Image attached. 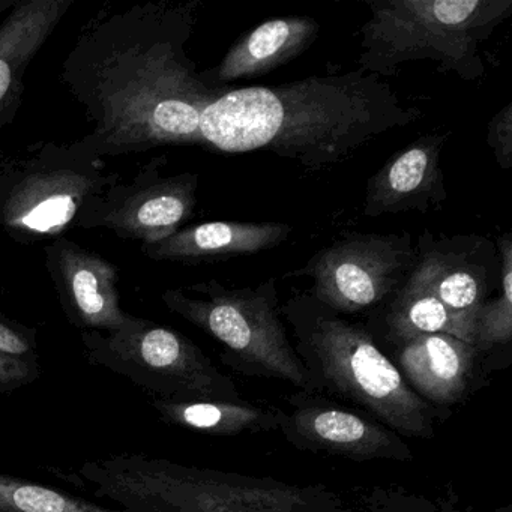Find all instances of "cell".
<instances>
[{
	"label": "cell",
	"instance_id": "cell-1",
	"mask_svg": "<svg viewBox=\"0 0 512 512\" xmlns=\"http://www.w3.org/2000/svg\"><path fill=\"white\" fill-rule=\"evenodd\" d=\"M199 8L160 0L85 23L61 79L91 127L80 142L97 157L205 146L203 112L230 88L209 82L188 55Z\"/></svg>",
	"mask_w": 512,
	"mask_h": 512
},
{
	"label": "cell",
	"instance_id": "cell-2",
	"mask_svg": "<svg viewBox=\"0 0 512 512\" xmlns=\"http://www.w3.org/2000/svg\"><path fill=\"white\" fill-rule=\"evenodd\" d=\"M422 118L367 71L229 89L203 112V143L226 154L269 152L308 170L337 166Z\"/></svg>",
	"mask_w": 512,
	"mask_h": 512
},
{
	"label": "cell",
	"instance_id": "cell-3",
	"mask_svg": "<svg viewBox=\"0 0 512 512\" xmlns=\"http://www.w3.org/2000/svg\"><path fill=\"white\" fill-rule=\"evenodd\" d=\"M313 392L355 407L404 439L431 440L443 421L404 379L365 323L296 293L281 305Z\"/></svg>",
	"mask_w": 512,
	"mask_h": 512
},
{
	"label": "cell",
	"instance_id": "cell-4",
	"mask_svg": "<svg viewBox=\"0 0 512 512\" xmlns=\"http://www.w3.org/2000/svg\"><path fill=\"white\" fill-rule=\"evenodd\" d=\"M77 476L94 496L130 512H358L328 485L290 484L145 454L88 461Z\"/></svg>",
	"mask_w": 512,
	"mask_h": 512
},
{
	"label": "cell",
	"instance_id": "cell-5",
	"mask_svg": "<svg viewBox=\"0 0 512 512\" xmlns=\"http://www.w3.org/2000/svg\"><path fill=\"white\" fill-rule=\"evenodd\" d=\"M368 8L356 64L380 79L430 61L439 73L478 82L482 46L512 16V0H376Z\"/></svg>",
	"mask_w": 512,
	"mask_h": 512
},
{
	"label": "cell",
	"instance_id": "cell-6",
	"mask_svg": "<svg viewBox=\"0 0 512 512\" xmlns=\"http://www.w3.org/2000/svg\"><path fill=\"white\" fill-rule=\"evenodd\" d=\"M164 305L221 347V361L242 376L281 380L313 392L310 374L295 352L281 316L277 278L254 287H229L217 280L169 289Z\"/></svg>",
	"mask_w": 512,
	"mask_h": 512
},
{
	"label": "cell",
	"instance_id": "cell-7",
	"mask_svg": "<svg viewBox=\"0 0 512 512\" xmlns=\"http://www.w3.org/2000/svg\"><path fill=\"white\" fill-rule=\"evenodd\" d=\"M121 179L82 142H38L0 154V227L17 242L58 239Z\"/></svg>",
	"mask_w": 512,
	"mask_h": 512
},
{
	"label": "cell",
	"instance_id": "cell-8",
	"mask_svg": "<svg viewBox=\"0 0 512 512\" xmlns=\"http://www.w3.org/2000/svg\"><path fill=\"white\" fill-rule=\"evenodd\" d=\"M89 364L107 368L158 398H242L236 383L176 329L131 316L115 332H82Z\"/></svg>",
	"mask_w": 512,
	"mask_h": 512
},
{
	"label": "cell",
	"instance_id": "cell-9",
	"mask_svg": "<svg viewBox=\"0 0 512 512\" xmlns=\"http://www.w3.org/2000/svg\"><path fill=\"white\" fill-rule=\"evenodd\" d=\"M409 233L344 232L284 278H310V295L343 316L373 313L391 299L415 265Z\"/></svg>",
	"mask_w": 512,
	"mask_h": 512
},
{
	"label": "cell",
	"instance_id": "cell-10",
	"mask_svg": "<svg viewBox=\"0 0 512 512\" xmlns=\"http://www.w3.org/2000/svg\"><path fill=\"white\" fill-rule=\"evenodd\" d=\"M166 155L152 158L133 181L118 182L91 200L76 227L106 229L118 238L155 244L178 232L193 217L200 179L197 173L163 175Z\"/></svg>",
	"mask_w": 512,
	"mask_h": 512
},
{
	"label": "cell",
	"instance_id": "cell-11",
	"mask_svg": "<svg viewBox=\"0 0 512 512\" xmlns=\"http://www.w3.org/2000/svg\"><path fill=\"white\" fill-rule=\"evenodd\" d=\"M284 401L287 410H283L278 431L299 451L355 463H410L415 458L404 437L355 407L299 389L286 395Z\"/></svg>",
	"mask_w": 512,
	"mask_h": 512
},
{
	"label": "cell",
	"instance_id": "cell-12",
	"mask_svg": "<svg viewBox=\"0 0 512 512\" xmlns=\"http://www.w3.org/2000/svg\"><path fill=\"white\" fill-rule=\"evenodd\" d=\"M412 274L454 314L475 341L479 307L500 286L496 242L481 235H434L424 230L415 247Z\"/></svg>",
	"mask_w": 512,
	"mask_h": 512
},
{
	"label": "cell",
	"instance_id": "cell-13",
	"mask_svg": "<svg viewBox=\"0 0 512 512\" xmlns=\"http://www.w3.org/2000/svg\"><path fill=\"white\" fill-rule=\"evenodd\" d=\"M382 350L443 421L490 382L487 353L452 335H421Z\"/></svg>",
	"mask_w": 512,
	"mask_h": 512
},
{
	"label": "cell",
	"instance_id": "cell-14",
	"mask_svg": "<svg viewBox=\"0 0 512 512\" xmlns=\"http://www.w3.org/2000/svg\"><path fill=\"white\" fill-rule=\"evenodd\" d=\"M44 251L50 278L74 326L82 332H115L130 320L121 307L113 263L64 238L53 239Z\"/></svg>",
	"mask_w": 512,
	"mask_h": 512
},
{
	"label": "cell",
	"instance_id": "cell-15",
	"mask_svg": "<svg viewBox=\"0 0 512 512\" xmlns=\"http://www.w3.org/2000/svg\"><path fill=\"white\" fill-rule=\"evenodd\" d=\"M451 131L424 134L395 152L367 182L362 214L368 218L436 211L448 197L442 154Z\"/></svg>",
	"mask_w": 512,
	"mask_h": 512
},
{
	"label": "cell",
	"instance_id": "cell-16",
	"mask_svg": "<svg viewBox=\"0 0 512 512\" xmlns=\"http://www.w3.org/2000/svg\"><path fill=\"white\" fill-rule=\"evenodd\" d=\"M74 0H19L0 25V131L13 124L29 65L52 37Z\"/></svg>",
	"mask_w": 512,
	"mask_h": 512
},
{
	"label": "cell",
	"instance_id": "cell-17",
	"mask_svg": "<svg viewBox=\"0 0 512 512\" xmlns=\"http://www.w3.org/2000/svg\"><path fill=\"white\" fill-rule=\"evenodd\" d=\"M292 230L290 224L275 221H211L182 227L163 241L142 245L140 250L157 262L182 265L223 262L274 250L289 239Z\"/></svg>",
	"mask_w": 512,
	"mask_h": 512
},
{
	"label": "cell",
	"instance_id": "cell-18",
	"mask_svg": "<svg viewBox=\"0 0 512 512\" xmlns=\"http://www.w3.org/2000/svg\"><path fill=\"white\" fill-rule=\"evenodd\" d=\"M319 34V22L308 16H287L260 23L235 41L218 67L205 73L206 79L224 88L235 80L266 76L304 55Z\"/></svg>",
	"mask_w": 512,
	"mask_h": 512
},
{
	"label": "cell",
	"instance_id": "cell-19",
	"mask_svg": "<svg viewBox=\"0 0 512 512\" xmlns=\"http://www.w3.org/2000/svg\"><path fill=\"white\" fill-rule=\"evenodd\" d=\"M149 404L166 424L218 437L278 431L283 416L275 404L245 398L149 397Z\"/></svg>",
	"mask_w": 512,
	"mask_h": 512
},
{
	"label": "cell",
	"instance_id": "cell-20",
	"mask_svg": "<svg viewBox=\"0 0 512 512\" xmlns=\"http://www.w3.org/2000/svg\"><path fill=\"white\" fill-rule=\"evenodd\" d=\"M365 325L380 347L431 334L452 335L473 344L469 332L454 314L412 272L391 299L370 313Z\"/></svg>",
	"mask_w": 512,
	"mask_h": 512
},
{
	"label": "cell",
	"instance_id": "cell-21",
	"mask_svg": "<svg viewBox=\"0 0 512 512\" xmlns=\"http://www.w3.org/2000/svg\"><path fill=\"white\" fill-rule=\"evenodd\" d=\"M500 257V286L497 295L479 307L475 320V344L481 352H494L512 341V233L506 232L496 241Z\"/></svg>",
	"mask_w": 512,
	"mask_h": 512
},
{
	"label": "cell",
	"instance_id": "cell-22",
	"mask_svg": "<svg viewBox=\"0 0 512 512\" xmlns=\"http://www.w3.org/2000/svg\"><path fill=\"white\" fill-rule=\"evenodd\" d=\"M0 512H130L0 472Z\"/></svg>",
	"mask_w": 512,
	"mask_h": 512
},
{
	"label": "cell",
	"instance_id": "cell-23",
	"mask_svg": "<svg viewBox=\"0 0 512 512\" xmlns=\"http://www.w3.org/2000/svg\"><path fill=\"white\" fill-rule=\"evenodd\" d=\"M358 512H439L433 500L397 482L355 490Z\"/></svg>",
	"mask_w": 512,
	"mask_h": 512
},
{
	"label": "cell",
	"instance_id": "cell-24",
	"mask_svg": "<svg viewBox=\"0 0 512 512\" xmlns=\"http://www.w3.org/2000/svg\"><path fill=\"white\" fill-rule=\"evenodd\" d=\"M0 356L38 364L35 331L0 316Z\"/></svg>",
	"mask_w": 512,
	"mask_h": 512
},
{
	"label": "cell",
	"instance_id": "cell-25",
	"mask_svg": "<svg viewBox=\"0 0 512 512\" xmlns=\"http://www.w3.org/2000/svg\"><path fill=\"white\" fill-rule=\"evenodd\" d=\"M487 143L497 166L503 170L512 167V103L506 104L488 122Z\"/></svg>",
	"mask_w": 512,
	"mask_h": 512
},
{
	"label": "cell",
	"instance_id": "cell-26",
	"mask_svg": "<svg viewBox=\"0 0 512 512\" xmlns=\"http://www.w3.org/2000/svg\"><path fill=\"white\" fill-rule=\"evenodd\" d=\"M40 376V364L0 356V394L29 385Z\"/></svg>",
	"mask_w": 512,
	"mask_h": 512
},
{
	"label": "cell",
	"instance_id": "cell-27",
	"mask_svg": "<svg viewBox=\"0 0 512 512\" xmlns=\"http://www.w3.org/2000/svg\"><path fill=\"white\" fill-rule=\"evenodd\" d=\"M434 505L437 506L439 512H481L476 511L472 506L466 505L451 485H446L445 491H443L442 496L437 497ZM496 512H512V506L497 509Z\"/></svg>",
	"mask_w": 512,
	"mask_h": 512
},
{
	"label": "cell",
	"instance_id": "cell-28",
	"mask_svg": "<svg viewBox=\"0 0 512 512\" xmlns=\"http://www.w3.org/2000/svg\"><path fill=\"white\" fill-rule=\"evenodd\" d=\"M17 2H19V0H0V13H4L5 10H11V8L16 7Z\"/></svg>",
	"mask_w": 512,
	"mask_h": 512
}]
</instances>
